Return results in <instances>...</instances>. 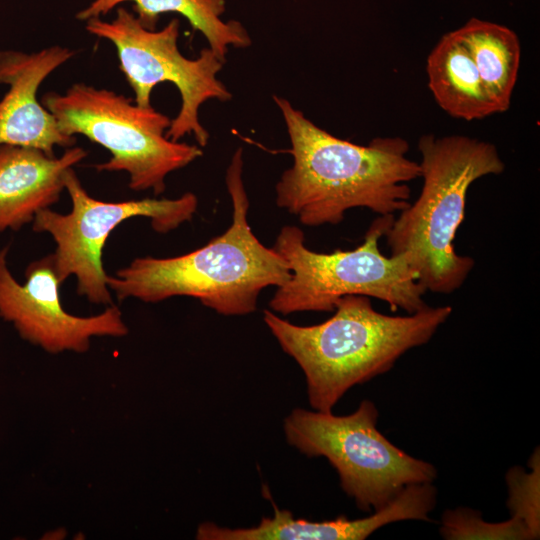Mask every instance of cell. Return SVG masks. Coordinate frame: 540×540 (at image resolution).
Masks as SVG:
<instances>
[{
	"label": "cell",
	"mask_w": 540,
	"mask_h": 540,
	"mask_svg": "<svg viewBox=\"0 0 540 540\" xmlns=\"http://www.w3.org/2000/svg\"><path fill=\"white\" fill-rule=\"evenodd\" d=\"M179 25L175 18L160 30H150L134 13L118 7L111 21L92 18L86 21L85 29L115 46L119 68L137 105L150 107L152 90L158 84L170 82L177 87L181 106L166 137L179 141L193 135L202 148L208 143L209 133L199 120L201 105L211 99L229 101L232 95L217 78L224 61L209 47L195 59L182 55L178 48Z\"/></svg>",
	"instance_id": "8"
},
{
	"label": "cell",
	"mask_w": 540,
	"mask_h": 540,
	"mask_svg": "<svg viewBox=\"0 0 540 540\" xmlns=\"http://www.w3.org/2000/svg\"><path fill=\"white\" fill-rule=\"evenodd\" d=\"M74 54L59 45L34 53L0 52V84L9 86L0 101V145L31 147L55 156L56 146L75 144V137L64 134L37 99L41 83Z\"/></svg>",
	"instance_id": "11"
},
{
	"label": "cell",
	"mask_w": 540,
	"mask_h": 540,
	"mask_svg": "<svg viewBox=\"0 0 540 540\" xmlns=\"http://www.w3.org/2000/svg\"><path fill=\"white\" fill-rule=\"evenodd\" d=\"M273 517H264L249 528L221 527L204 522L196 538L200 540H363L387 523L383 511L365 518L348 519L340 516L328 521L296 519L288 510L274 506Z\"/></svg>",
	"instance_id": "15"
},
{
	"label": "cell",
	"mask_w": 540,
	"mask_h": 540,
	"mask_svg": "<svg viewBox=\"0 0 540 540\" xmlns=\"http://www.w3.org/2000/svg\"><path fill=\"white\" fill-rule=\"evenodd\" d=\"M273 99L293 157L275 187L279 208L315 227L339 224L352 208L395 215L410 204L408 183L420 177V166L407 156L405 139L377 137L358 145L318 127L287 99Z\"/></svg>",
	"instance_id": "1"
},
{
	"label": "cell",
	"mask_w": 540,
	"mask_h": 540,
	"mask_svg": "<svg viewBox=\"0 0 540 540\" xmlns=\"http://www.w3.org/2000/svg\"><path fill=\"white\" fill-rule=\"evenodd\" d=\"M479 72L497 113L509 109L521 58L520 41L510 28L478 18L455 30Z\"/></svg>",
	"instance_id": "16"
},
{
	"label": "cell",
	"mask_w": 540,
	"mask_h": 540,
	"mask_svg": "<svg viewBox=\"0 0 540 540\" xmlns=\"http://www.w3.org/2000/svg\"><path fill=\"white\" fill-rule=\"evenodd\" d=\"M87 156L68 147L60 157L42 150L0 145V232L18 230L55 204L65 190V175Z\"/></svg>",
	"instance_id": "12"
},
{
	"label": "cell",
	"mask_w": 540,
	"mask_h": 540,
	"mask_svg": "<svg viewBox=\"0 0 540 540\" xmlns=\"http://www.w3.org/2000/svg\"><path fill=\"white\" fill-rule=\"evenodd\" d=\"M334 311L310 326L263 311L264 323L305 375L309 404L321 412H332L350 388L386 373L406 352L429 342L453 309L427 306L391 316L376 311L368 296L347 295Z\"/></svg>",
	"instance_id": "3"
},
{
	"label": "cell",
	"mask_w": 540,
	"mask_h": 540,
	"mask_svg": "<svg viewBox=\"0 0 540 540\" xmlns=\"http://www.w3.org/2000/svg\"><path fill=\"white\" fill-rule=\"evenodd\" d=\"M41 103L64 134L83 135L107 149L111 158L95 169L126 172L134 191L160 195L171 172L203 155L200 146L166 137L167 115L108 89L75 83L64 94H45Z\"/></svg>",
	"instance_id": "6"
},
{
	"label": "cell",
	"mask_w": 540,
	"mask_h": 540,
	"mask_svg": "<svg viewBox=\"0 0 540 540\" xmlns=\"http://www.w3.org/2000/svg\"><path fill=\"white\" fill-rule=\"evenodd\" d=\"M395 215H379L369 226L362 244L353 250L320 253L305 244L297 226L281 228L272 246L287 263L291 276L277 287L270 309L282 315L296 312H331L347 295H364L386 302L393 311L408 314L426 308V289L402 256H384L379 241Z\"/></svg>",
	"instance_id": "5"
},
{
	"label": "cell",
	"mask_w": 540,
	"mask_h": 540,
	"mask_svg": "<svg viewBox=\"0 0 540 540\" xmlns=\"http://www.w3.org/2000/svg\"><path fill=\"white\" fill-rule=\"evenodd\" d=\"M426 69L435 101L450 116L472 121L497 113L455 30L443 35L431 50Z\"/></svg>",
	"instance_id": "13"
},
{
	"label": "cell",
	"mask_w": 540,
	"mask_h": 540,
	"mask_svg": "<svg viewBox=\"0 0 540 540\" xmlns=\"http://www.w3.org/2000/svg\"><path fill=\"white\" fill-rule=\"evenodd\" d=\"M440 533L448 540L535 539L528 527L514 516L491 523L482 519L480 512L463 507L445 511Z\"/></svg>",
	"instance_id": "17"
},
{
	"label": "cell",
	"mask_w": 540,
	"mask_h": 540,
	"mask_svg": "<svg viewBox=\"0 0 540 540\" xmlns=\"http://www.w3.org/2000/svg\"><path fill=\"white\" fill-rule=\"evenodd\" d=\"M242 170L239 148L226 172L233 209L226 231L186 254L134 259L107 277V285L118 300L136 298L156 303L188 296L221 315H246L256 311L263 289L279 287L289 280L291 272L285 260L262 244L248 223L249 199Z\"/></svg>",
	"instance_id": "2"
},
{
	"label": "cell",
	"mask_w": 540,
	"mask_h": 540,
	"mask_svg": "<svg viewBox=\"0 0 540 540\" xmlns=\"http://www.w3.org/2000/svg\"><path fill=\"white\" fill-rule=\"evenodd\" d=\"M418 149L421 192L394 218L385 237L390 255L404 256L426 291L452 294L475 265L453 244L465 218L468 189L484 176L501 174L505 164L494 144L463 135L426 134Z\"/></svg>",
	"instance_id": "4"
},
{
	"label": "cell",
	"mask_w": 540,
	"mask_h": 540,
	"mask_svg": "<svg viewBox=\"0 0 540 540\" xmlns=\"http://www.w3.org/2000/svg\"><path fill=\"white\" fill-rule=\"evenodd\" d=\"M65 190L72 202L71 211L62 214L50 208L41 210L32 222L33 230L53 238L56 249L50 255L61 283L75 276L77 293L101 305H112L102 261L111 232L127 219L145 217L156 232L167 233L190 221L198 206L191 192L175 199L98 200L83 188L73 168L65 175Z\"/></svg>",
	"instance_id": "9"
},
{
	"label": "cell",
	"mask_w": 540,
	"mask_h": 540,
	"mask_svg": "<svg viewBox=\"0 0 540 540\" xmlns=\"http://www.w3.org/2000/svg\"><path fill=\"white\" fill-rule=\"evenodd\" d=\"M539 449L532 457V472L526 473L521 467L512 468L507 474L509 487L508 507L512 516L521 520L539 538Z\"/></svg>",
	"instance_id": "18"
},
{
	"label": "cell",
	"mask_w": 540,
	"mask_h": 540,
	"mask_svg": "<svg viewBox=\"0 0 540 540\" xmlns=\"http://www.w3.org/2000/svg\"><path fill=\"white\" fill-rule=\"evenodd\" d=\"M132 2L141 24L154 30L160 15L177 13L199 31L207 40L209 48L223 61L229 46L245 48L251 38L245 27L236 20L224 21L226 0H93L76 14L80 21L100 18L122 3Z\"/></svg>",
	"instance_id": "14"
},
{
	"label": "cell",
	"mask_w": 540,
	"mask_h": 540,
	"mask_svg": "<svg viewBox=\"0 0 540 540\" xmlns=\"http://www.w3.org/2000/svg\"><path fill=\"white\" fill-rule=\"evenodd\" d=\"M378 409L363 400L348 415L296 408L284 420L287 442L308 457H324L342 490L363 511L386 506L412 484L432 483L436 468L391 443L377 428Z\"/></svg>",
	"instance_id": "7"
},
{
	"label": "cell",
	"mask_w": 540,
	"mask_h": 540,
	"mask_svg": "<svg viewBox=\"0 0 540 540\" xmlns=\"http://www.w3.org/2000/svg\"><path fill=\"white\" fill-rule=\"evenodd\" d=\"M8 247L0 250V317L13 324L19 335L49 353L86 352L92 337H122L128 328L118 307L80 317L68 313L60 299L59 280L51 255L32 262L23 284L7 264Z\"/></svg>",
	"instance_id": "10"
}]
</instances>
